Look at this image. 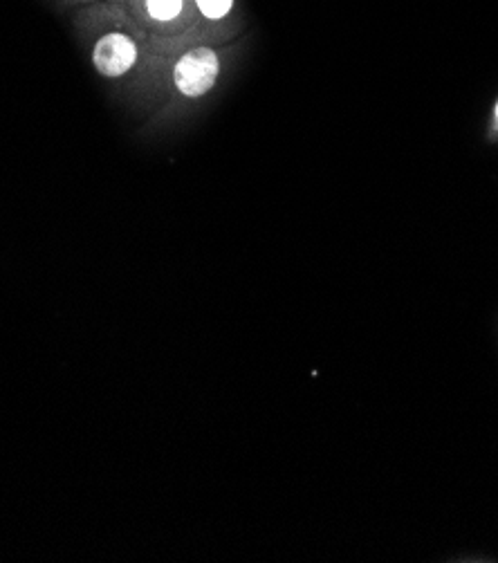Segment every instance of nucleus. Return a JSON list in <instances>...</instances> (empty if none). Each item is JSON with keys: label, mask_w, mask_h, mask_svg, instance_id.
<instances>
[{"label": "nucleus", "mask_w": 498, "mask_h": 563, "mask_svg": "<svg viewBox=\"0 0 498 563\" xmlns=\"http://www.w3.org/2000/svg\"><path fill=\"white\" fill-rule=\"evenodd\" d=\"M218 57L214 50L196 48L184 54L173 72L175 88L184 97H202L216 86L218 79Z\"/></svg>", "instance_id": "f257e3e1"}, {"label": "nucleus", "mask_w": 498, "mask_h": 563, "mask_svg": "<svg viewBox=\"0 0 498 563\" xmlns=\"http://www.w3.org/2000/svg\"><path fill=\"white\" fill-rule=\"evenodd\" d=\"M92 63L101 77H124L137 63V45L128 34L110 32L97 41L92 50Z\"/></svg>", "instance_id": "f03ea898"}, {"label": "nucleus", "mask_w": 498, "mask_h": 563, "mask_svg": "<svg viewBox=\"0 0 498 563\" xmlns=\"http://www.w3.org/2000/svg\"><path fill=\"white\" fill-rule=\"evenodd\" d=\"M146 12L153 21L169 23L182 12V0H146Z\"/></svg>", "instance_id": "7ed1b4c3"}, {"label": "nucleus", "mask_w": 498, "mask_h": 563, "mask_svg": "<svg viewBox=\"0 0 498 563\" xmlns=\"http://www.w3.org/2000/svg\"><path fill=\"white\" fill-rule=\"evenodd\" d=\"M200 12L205 14L211 21H216V18H223L229 14V9H232L234 0H196Z\"/></svg>", "instance_id": "20e7f679"}, {"label": "nucleus", "mask_w": 498, "mask_h": 563, "mask_svg": "<svg viewBox=\"0 0 498 563\" xmlns=\"http://www.w3.org/2000/svg\"><path fill=\"white\" fill-rule=\"evenodd\" d=\"M496 117H498V106H496Z\"/></svg>", "instance_id": "39448f33"}]
</instances>
